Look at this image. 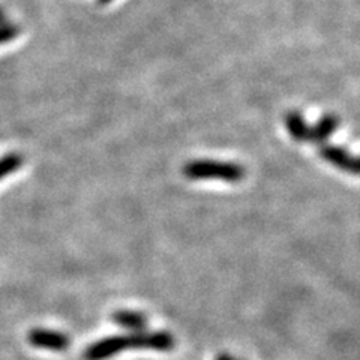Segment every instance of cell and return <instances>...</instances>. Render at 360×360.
<instances>
[{"mask_svg": "<svg viewBox=\"0 0 360 360\" xmlns=\"http://www.w3.org/2000/svg\"><path fill=\"white\" fill-rule=\"evenodd\" d=\"M176 347L173 333L167 330H141L105 336L84 350L86 360H107L127 350H152L167 353Z\"/></svg>", "mask_w": 360, "mask_h": 360, "instance_id": "cell-1", "label": "cell"}, {"mask_svg": "<svg viewBox=\"0 0 360 360\" xmlns=\"http://www.w3.org/2000/svg\"><path fill=\"white\" fill-rule=\"evenodd\" d=\"M185 177L191 180H207L219 179L229 184H238L245 177V167L236 162L213 161V160H197L189 161L184 167Z\"/></svg>", "mask_w": 360, "mask_h": 360, "instance_id": "cell-2", "label": "cell"}, {"mask_svg": "<svg viewBox=\"0 0 360 360\" xmlns=\"http://www.w3.org/2000/svg\"><path fill=\"white\" fill-rule=\"evenodd\" d=\"M27 341L30 345L42 348L50 352H66L71 345L70 336L63 332L51 330V329H32L27 333Z\"/></svg>", "mask_w": 360, "mask_h": 360, "instance_id": "cell-3", "label": "cell"}, {"mask_svg": "<svg viewBox=\"0 0 360 360\" xmlns=\"http://www.w3.org/2000/svg\"><path fill=\"white\" fill-rule=\"evenodd\" d=\"M319 155L326 162H329L330 165L340 168V170H342L345 173H350V174L359 173L357 158L352 152H348L347 149L341 148V146L321 144L319 149Z\"/></svg>", "mask_w": 360, "mask_h": 360, "instance_id": "cell-4", "label": "cell"}, {"mask_svg": "<svg viewBox=\"0 0 360 360\" xmlns=\"http://www.w3.org/2000/svg\"><path fill=\"white\" fill-rule=\"evenodd\" d=\"M111 321L119 328L125 329L128 332H141L146 330L149 324V320L146 315L140 311H131V309H117L111 314Z\"/></svg>", "mask_w": 360, "mask_h": 360, "instance_id": "cell-5", "label": "cell"}, {"mask_svg": "<svg viewBox=\"0 0 360 360\" xmlns=\"http://www.w3.org/2000/svg\"><path fill=\"white\" fill-rule=\"evenodd\" d=\"M338 128H340V117L335 115H324L312 128H309L308 141L319 146L326 144V141L332 137Z\"/></svg>", "mask_w": 360, "mask_h": 360, "instance_id": "cell-6", "label": "cell"}, {"mask_svg": "<svg viewBox=\"0 0 360 360\" xmlns=\"http://www.w3.org/2000/svg\"><path fill=\"white\" fill-rule=\"evenodd\" d=\"M285 122V128L288 134L291 135V139L295 141L303 143L308 141L309 139V125L307 123L305 117H303L299 111H290L284 117Z\"/></svg>", "mask_w": 360, "mask_h": 360, "instance_id": "cell-7", "label": "cell"}, {"mask_svg": "<svg viewBox=\"0 0 360 360\" xmlns=\"http://www.w3.org/2000/svg\"><path fill=\"white\" fill-rule=\"evenodd\" d=\"M22 164V158L18 153H9L5 155L0 160V179L6 177L11 173H15Z\"/></svg>", "mask_w": 360, "mask_h": 360, "instance_id": "cell-8", "label": "cell"}, {"mask_svg": "<svg viewBox=\"0 0 360 360\" xmlns=\"http://www.w3.org/2000/svg\"><path fill=\"white\" fill-rule=\"evenodd\" d=\"M20 29L15 25H8V22H4L0 25V44H5L13 41L18 37Z\"/></svg>", "mask_w": 360, "mask_h": 360, "instance_id": "cell-9", "label": "cell"}, {"mask_svg": "<svg viewBox=\"0 0 360 360\" xmlns=\"http://www.w3.org/2000/svg\"><path fill=\"white\" fill-rule=\"evenodd\" d=\"M215 360H236V357H233V356L229 354V353H219V354L215 357Z\"/></svg>", "mask_w": 360, "mask_h": 360, "instance_id": "cell-10", "label": "cell"}, {"mask_svg": "<svg viewBox=\"0 0 360 360\" xmlns=\"http://www.w3.org/2000/svg\"><path fill=\"white\" fill-rule=\"evenodd\" d=\"M111 2H112V0H98V4L103 5V6H104V5H108V4H111Z\"/></svg>", "mask_w": 360, "mask_h": 360, "instance_id": "cell-11", "label": "cell"}, {"mask_svg": "<svg viewBox=\"0 0 360 360\" xmlns=\"http://www.w3.org/2000/svg\"><path fill=\"white\" fill-rule=\"evenodd\" d=\"M5 22V14H4V11L0 9V25H4Z\"/></svg>", "mask_w": 360, "mask_h": 360, "instance_id": "cell-12", "label": "cell"}, {"mask_svg": "<svg viewBox=\"0 0 360 360\" xmlns=\"http://www.w3.org/2000/svg\"><path fill=\"white\" fill-rule=\"evenodd\" d=\"M236 360H245V359H236Z\"/></svg>", "mask_w": 360, "mask_h": 360, "instance_id": "cell-13", "label": "cell"}]
</instances>
